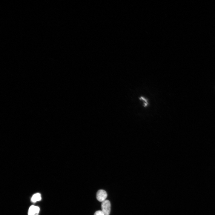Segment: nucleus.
Returning <instances> with one entry per match:
<instances>
[{
	"instance_id": "f257e3e1",
	"label": "nucleus",
	"mask_w": 215,
	"mask_h": 215,
	"mask_svg": "<svg viewBox=\"0 0 215 215\" xmlns=\"http://www.w3.org/2000/svg\"><path fill=\"white\" fill-rule=\"evenodd\" d=\"M111 204L110 202L105 200L102 202L101 204L102 211L105 215H109L110 212Z\"/></svg>"
},
{
	"instance_id": "f03ea898",
	"label": "nucleus",
	"mask_w": 215,
	"mask_h": 215,
	"mask_svg": "<svg viewBox=\"0 0 215 215\" xmlns=\"http://www.w3.org/2000/svg\"><path fill=\"white\" fill-rule=\"evenodd\" d=\"M107 196V193L104 190H99L97 191L96 193V199L99 202H102L105 200Z\"/></svg>"
},
{
	"instance_id": "7ed1b4c3",
	"label": "nucleus",
	"mask_w": 215,
	"mask_h": 215,
	"mask_svg": "<svg viewBox=\"0 0 215 215\" xmlns=\"http://www.w3.org/2000/svg\"><path fill=\"white\" fill-rule=\"evenodd\" d=\"M39 211V208L38 206L31 205L29 209L28 215H38Z\"/></svg>"
},
{
	"instance_id": "20e7f679",
	"label": "nucleus",
	"mask_w": 215,
	"mask_h": 215,
	"mask_svg": "<svg viewBox=\"0 0 215 215\" xmlns=\"http://www.w3.org/2000/svg\"><path fill=\"white\" fill-rule=\"evenodd\" d=\"M41 199V195L40 193H37L33 194L31 198V201L33 203L39 201Z\"/></svg>"
},
{
	"instance_id": "39448f33",
	"label": "nucleus",
	"mask_w": 215,
	"mask_h": 215,
	"mask_svg": "<svg viewBox=\"0 0 215 215\" xmlns=\"http://www.w3.org/2000/svg\"><path fill=\"white\" fill-rule=\"evenodd\" d=\"M94 215H105L102 211L98 210L96 211L94 213Z\"/></svg>"
}]
</instances>
